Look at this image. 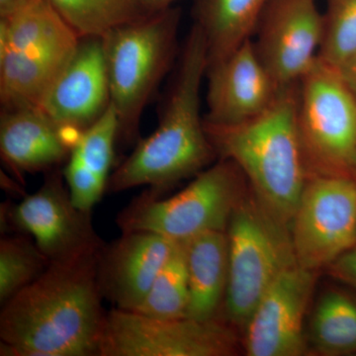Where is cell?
Segmentation results:
<instances>
[{"label": "cell", "instance_id": "1", "mask_svg": "<svg viewBox=\"0 0 356 356\" xmlns=\"http://www.w3.org/2000/svg\"><path fill=\"white\" fill-rule=\"evenodd\" d=\"M99 254L51 264L1 306L0 355L99 356L106 316L97 283Z\"/></svg>", "mask_w": 356, "mask_h": 356}, {"label": "cell", "instance_id": "2", "mask_svg": "<svg viewBox=\"0 0 356 356\" xmlns=\"http://www.w3.org/2000/svg\"><path fill=\"white\" fill-rule=\"evenodd\" d=\"M206 70L205 36L194 23L158 127L149 137L138 140L132 154L111 173L108 193L147 186L161 196L182 180L196 177L218 159L201 113Z\"/></svg>", "mask_w": 356, "mask_h": 356}, {"label": "cell", "instance_id": "3", "mask_svg": "<svg viewBox=\"0 0 356 356\" xmlns=\"http://www.w3.org/2000/svg\"><path fill=\"white\" fill-rule=\"evenodd\" d=\"M298 83L281 88L269 108L234 126L206 123L218 159L242 170L257 200L283 224H290L309 172L297 124Z\"/></svg>", "mask_w": 356, "mask_h": 356}, {"label": "cell", "instance_id": "4", "mask_svg": "<svg viewBox=\"0 0 356 356\" xmlns=\"http://www.w3.org/2000/svg\"><path fill=\"white\" fill-rule=\"evenodd\" d=\"M179 23V9L168 7L118 26L102 37L121 144L139 140L145 107L175 58Z\"/></svg>", "mask_w": 356, "mask_h": 356}, {"label": "cell", "instance_id": "5", "mask_svg": "<svg viewBox=\"0 0 356 356\" xmlns=\"http://www.w3.org/2000/svg\"><path fill=\"white\" fill-rule=\"evenodd\" d=\"M248 191L238 166L219 159L170 197L161 198L147 189L122 209L115 222L122 233L152 232L185 242L208 232H226Z\"/></svg>", "mask_w": 356, "mask_h": 356}, {"label": "cell", "instance_id": "6", "mask_svg": "<svg viewBox=\"0 0 356 356\" xmlns=\"http://www.w3.org/2000/svg\"><path fill=\"white\" fill-rule=\"evenodd\" d=\"M229 280L221 318L243 330L259 300L283 271L297 264L287 225L248 191L226 229Z\"/></svg>", "mask_w": 356, "mask_h": 356}, {"label": "cell", "instance_id": "7", "mask_svg": "<svg viewBox=\"0 0 356 356\" xmlns=\"http://www.w3.org/2000/svg\"><path fill=\"white\" fill-rule=\"evenodd\" d=\"M297 124L309 175L356 177V96L318 58L298 83Z\"/></svg>", "mask_w": 356, "mask_h": 356}, {"label": "cell", "instance_id": "8", "mask_svg": "<svg viewBox=\"0 0 356 356\" xmlns=\"http://www.w3.org/2000/svg\"><path fill=\"white\" fill-rule=\"evenodd\" d=\"M238 330L219 317L158 318L113 308L106 312L99 356H229Z\"/></svg>", "mask_w": 356, "mask_h": 356}, {"label": "cell", "instance_id": "9", "mask_svg": "<svg viewBox=\"0 0 356 356\" xmlns=\"http://www.w3.org/2000/svg\"><path fill=\"white\" fill-rule=\"evenodd\" d=\"M7 229L29 235L51 264L70 262L102 252L105 242L93 227L91 211L77 207L64 172H47L38 191L15 205H2Z\"/></svg>", "mask_w": 356, "mask_h": 356}, {"label": "cell", "instance_id": "10", "mask_svg": "<svg viewBox=\"0 0 356 356\" xmlns=\"http://www.w3.org/2000/svg\"><path fill=\"white\" fill-rule=\"evenodd\" d=\"M297 264L318 273L356 245V177L309 175L290 224Z\"/></svg>", "mask_w": 356, "mask_h": 356}, {"label": "cell", "instance_id": "11", "mask_svg": "<svg viewBox=\"0 0 356 356\" xmlns=\"http://www.w3.org/2000/svg\"><path fill=\"white\" fill-rule=\"evenodd\" d=\"M323 33L317 0H270L252 40L274 83L285 88L299 83L317 63Z\"/></svg>", "mask_w": 356, "mask_h": 356}, {"label": "cell", "instance_id": "12", "mask_svg": "<svg viewBox=\"0 0 356 356\" xmlns=\"http://www.w3.org/2000/svg\"><path fill=\"white\" fill-rule=\"evenodd\" d=\"M316 273L296 264L274 281L243 327L245 355L301 356L307 353L304 321Z\"/></svg>", "mask_w": 356, "mask_h": 356}, {"label": "cell", "instance_id": "13", "mask_svg": "<svg viewBox=\"0 0 356 356\" xmlns=\"http://www.w3.org/2000/svg\"><path fill=\"white\" fill-rule=\"evenodd\" d=\"M206 123L234 126L266 112L280 89L254 50L245 40L226 57L207 65Z\"/></svg>", "mask_w": 356, "mask_h": 356}, {"label": "cell", "instance_id": "14", "mask_svg": "<svg viewBox=\"0 0 356 356\" xmlns=\"http://www.w3.org/2000/svg\"><path fill=\"white\" fill-rule=\"evenodd\" d=\"M180 242L152 232L122 233L97 259V283L114 308L135 311Z\"/></svg>", "mask_w": 356, "mask_h": 356}, {"label": "cell", "instance_id": "15", "mask_svg": "<svg viewBox=\"0 0 356 356\" xmlns=\"http://www.w3.org/2000/svg\"><path fill=\"white\" fill-rule=\"evenodd\" d=\"M111 105L102 39L86 37L58 77L41 108L79 139Z\"/></svg>", "mask_w": 356, "mask_h": 356}, {"label": "cell", "instance_id": "16", "mask_svg": "<svg viewBox=\"0 0 356 356\" xmlns=\"http://www.w3.org/2000/svg\"><path fill=\"white\" fill-rule=\"evenodd\" d=\"M76 140L41 107L1 109L0 153L18 177L56 170L67 161Z\"/></svg>", "mask_w": 356, "mask_h": 356}, {"label": "cell", "instance_id": "17", "mask_svg": "<svg viewBox=\"0 0 356 356\" xmlns=\"http://www.w3.org/2000/svg\"><path fill=\"white\" fill-rule=\"evenodd\" d=\"M118 142V119L112 105L83 131L72 147L64 170L65 184L77 207L92 211L107 192Z\"/></svg>", "mask_w": 356, "mask_h": 356}, {"label": "cell", "instance_id": "18", "mask_svg": "<svg viewBox=\"0 0 356 356\" xmlns=\"http://www.w3.org/2000/svg\"><path fill=\"white\" fill-rule=\"evenodd\" d=\"M184 245L189 288L187 317L219 318L229 280L226 232H208L185 241Z\"/></svg>", "mask_w": 356, "mask_h": 356}, {"label": "cell", "instance_id": "19", "mask_svg": "<svg viewBox=\"0 0 356 356\" xmlns=\"http://www.w3.org/2000/svg\"><path fill=\"white\" fill-rule=\"evenodd\" d=\"M74 55L38 48L0 51L1 109L42 107Z\"/></svg>", "mask_w": 356, "mask_h": 356}, {"label": "cell", "instance_id": "20", "mask_svg": "<svg viewBox=\"0 0 356 356\" xmlns=\"http://www.w3.org/2000/svg\"><path fill=\"white\" fill-rule=\"evenodd\" d=\"M270 0H198L195 23L207 44V65L252 38L257 21Z\"/></svg>", "mask_w": 356, "mask_h": 356}, {"label": "cell", "instance_id": "21", "mask_svg": "<svg viewBox=\"0 0 356 356\" xmlns=\"http://www.w3.org/2000/svg\"><path fill=\"white\" fill-rule=\"evenodd\" d=\"M312 346L321 355L356 353V297L330 288L316 304L310 322Z\"/></svg>", "mask_w": 356, "mask_h": 356}, {"label": "cell", "instance_id": "22", "mask_svg": "<svg viewBox=\"0 0 356 356\" xmlns=\"http://www.w3.org/2000/svg\"><path fill=\"white\" fill-rule=\"evenodd\" d=\"M79 38L104 36L149 14L139 0H48Z\"/></svg>", "mask_w": 356, "mask_h": 356}, {"label": "cell", "instance_id": "23", "mask_svg": "<svg viewBox=\"0 0 356 356\" xmlns=\"http://www.w3.org/2000/svg\"><path fill=\"white\" fill-rule=\"evenodd\" d=\"M51 262L24 234L0 241V304L4 305L18 292L34 282Z\"/></svg>", "mask_w": 356, "mask_h": 356}, {"label": "cell", "instance_id": "24", "mask_svg": "<svg viewBox=\"0 0 356 356\" xmlns=\"http://www.w3.org/2000/svg\"><path fill=\"white\" fill-rule=\"evenodd\" d=\"M188 278L184 242H180L170 261L156 276L146 298L134 312L158 318L187 317Z\"/></svg>", "mask_w": 356, "mask_h": 356}, {"label": "cell", "instance_id": "25", "mask_svg": "<svg viewBox=\"0 0 356 356\" xmlns=\"http://www.w3.org/2000/svg\"><path fill=\"white\" fill-rule=\"evenodd\" d=\"M318 60L341 70L356 56V0H327Z\"/></svg>", "mask_w": 356, "mask_h": 356}, {"label": "cell", "instance_id": "26", "mask_svg": "<svg viewBox=\"0 0 356 356\" xmlns=\"http://www.w3.org/2000/svg\"><path fill=\"white\" fill-rule=\"evenodd\" d=\"M327 270L332 277L356 290V245L332 262Z\"/></svg>", "mask_w": 356, "mask_h": 356}, {"label": "cell", "instance_id": "27", "mask_svg": "<svg viewBox=\"0 0 356 356\" xmlns=\"http://www.w3.org/2000/svg\"><path fill=\"white\" fill-rule=\"evenodd\" d=\"M37 0H0V17H8L19 13Z\"/></svg>", "mask_w": 356, "mask_h": 356}, {"label": "cell", "instance_id": "28", "mask_svg": "<svg viewBox=\"0 0 356 356\" xmlns=\"http://www.w3.org/2000/svg\"><path fill=\"white\" fill-rule=\"evenodd\" d=\"M339 72H341L344 81L356 96V56Z\"/></svg>", "mask_w": 356, "mask_h": 356}, {"label": "cell", "instance_id": "29", "mask_svg": "<svg viewBox=\"0 0 356 356\" xmlns=\"http://www.w3.org/2000/svg\"><path fill=\"white\" fill-rule=\"evenodd\" d=\"M139 1L147 13H153L172 7L175 0H139Z\"/></svg>", "mask_w": 356, "mask_h": 356}]
</instances>
